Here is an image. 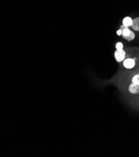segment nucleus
<instances>
[{"instance_id": "9d476101", "label": "nucleus", "mask_w": 139, "mask_h": 157, "mask_svg": "<svg viewBox=\"0 0 139 157\" xmlns=\"http://www.w3.org/2000/svg\"><path fill=\"white\" fill-rule=\"evenodd\" d=\"M117 35L118 36H122V30L121 29H119L117 31Z\"/></svg>"}, {"instance_id": "20e7f679", "label": "nucleus", "mask_w": 139, "mask_h": 157, "mask_svg": "<svg viewBox=\"0 0 139 157\" xmlns=\"http://www.w3.org/2000/svg\"><path fill=\"white\" fill-rule=\"evenodd\" d=\"M120 29H121L122 30V36L123 39H124L126 37H127V36H129L130 35V33H131L132 30L130 29L129 28H127V27L125 26L124 25H122L120 26Z\"/></svg>"}, {"instance_id": "1a4fd4ad", "label": "nucleus", "mask_w": 139, "mask_h": 157, "mask_svg": "<svg viewBox=\"0 0 139 157\" xmlns=\"http://www.w3.org/2000/svg\"><path fill=\"white\" fill-rule=\"evenodd\" d=\"M115 48L117 50H121L123 49V44L122 42H117L115 44Z\"/></svg>"}, {"instance_id": "7ed1b4c3", "label": "nucleus", "mask_w": 139, "mask_h": 157, "mask_svg": "<svg viewBox=\"0 0 139 157\" xmlns=\"http://www.w3.org/2000/svg\"><path fill=\"white\" fill-rule=\"evenodd\" d=\"M128 90L132 95H137L139 94V85L130 83L128 86Z\"/></svg>"}, {"instance_id": "39448f33", "label": "nucleus", "mask_w": 139, "mask_h": 157, "mask_svg": "<svg viewBox=\"0 0 139 157\" xmlns=\"http://www.w3.org/2000/svg\"><path fill=\"white\" fill-rule=\"evenodd\" d=\"M133 23V19L130 17H126L122 20V25L125 26L129 28L131 27Z\"/></svg>"}, {"instance_id": "423d86ee", "label": "nucleus", "mask_w": 139, "mask_h": 157, "mask_svg": "<svg viewBox=\"0 0 139 157\" xmlns=\"http://www.w3.org/2000/svg\"><path fill=\"white\" fill-rule=\"evenodd\" d=\"M131 28L134 31H139V17H137L133 20V23Z\"/></svg>"}, {"instance_id": "f03ea898", "label": "nucleus", "mask_w": 139, "mask_h": 157, "mask_svg": "<svg viewBox=\"0 0 139 157\" xmlns=\"http://www.w3.org/2000/svg\"><path fill=\"white\" fill-rule=\"evenodd\" d=\"M126 52L123 49L121 50H116L114 52V58L118 63H122L126 58Z\"/></svg>"}, {"instance_id": "f257e3e1", "label": "nucleus", "mask_w": 139, "mask_h": 157, "mask_svg": "<svg viewBox=\"0 0 139 157\" xmlns=\"http://www.w3.org/2000/svg\"><path fill=\"white\" fill-rule=\"evenodd\" d=\"M136 58L129 57L126 58L122 62V65L127 70H131L134 68L136 65Z\"/></svg>"}, {"instance_id": "0eeeda50", "label": "nucleus", "mask_w": 139, "mask_h": 157, "mask_svg": "<svg viewBox=\"0 0 139 157\" xmlns=\"http://www.w3.org/2000/svg\"><path fill=\"white\" fill-rule=\"evenodd\" d=\"M131 83L139 85V73L134 75L131 78Z\"/></svg>"}, {"instance_id": "6e6552de", "label": "nucleus", "mask_w": 139, "mask_h": 157, "mask_svg": "<svg viewBox=\"0 0 139 157\" xmlns=\"http://www.w3.org/2000/svg\"><path fill=\"white\" fill-rule=\"evenodd\" d=\"M135 33L134 32V31H132L130 35L129 36L125 38L124 39L126 40H127L128 41H131L134 40L135 39Z\"/></svg>"}]
</instances>
